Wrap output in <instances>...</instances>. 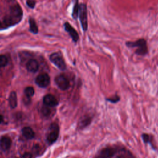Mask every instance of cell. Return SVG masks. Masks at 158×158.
I'll list each match as a JSON object with an SVG mask.
<instances>
[{
  "label": "cell",
  "mask_w": 158,
  "mask_h": 158,
  "mask_svg": "<svg viewBox=\"0 0 158 158\" xmlns=\"http://www.w3.org/2000/svg\"><path fill=\"white\" fill-rule=\"evenodd\" d=\"M22 16V11L19 5H14L11 8L10 14L6 16L4 23L6 26H10L18 23Z\"/></svg>",
  "instance_id": "1"
},
{
  "label": "cell",
  "mask_w": 158,
  "mask_h": 158,
  "mask_svg": "<svg viewBox=\"0 0 158 158\" xmlns=\"http://www.w3.org/2000/svg\"><path fill=\"white\" fill-rule=\"evenodd\" d=\"M125 45L130 48H136L135 54L140 56H144L148 53V47L146 40L143 38L139 39L135 42H127Z\"/></svg>",
  "instance_id": "2"
},
{
  "label": "cell",
  "mask_w": 158,
  "mask_h": 158,
  "mask_svg": "<svg viewBox=\"0 0 158 158\" xmlns=\"http://www.w3.org/2000/svg\"><path fill=\"white\" fill-rule=\"evenodd\" d=\"M79 16L81 26H82L83 30L84 32H87L88 30V28L87 6L84 3H82L79 5Z\"/></svg>",
  "instance_id": "3"
},
{
  "label": "cell",
  "mask_w": 158,
  "mask_h": 158,
  "mask_svg": "<svg viewBox=\"0 0 158 158\" xmlns=\"http://www.w3.org/2000/svg\"><path fill=\"white\" fill-rule=\"evenodd\" d=\"M50 59L51 61L59 69L64 71L66 69V65L65 63V61L61 56L58 53H55L51 55Z\"/></svg>",
  "instance_id": "4"
},
{
  "label": "cell",
  "mask_w": 158,
  "mask_h": 158,
  "mask_svg": "<svg viewBox=\"0 0 158 158\" xmlns=\"http://www.w3.org/2000/svg\"><path fill=\"white\" fill-rule=\"evenodd\" d=\"M50 133L47 137V141L50 144L54 143L58 139L59 133V128L57 124H52L50 128Z\"/></svg>",
  "instance_id": "5"
},
{
  "label": "cell",
  "mask_w": 158,
  "mask_h": 158,
  "mask_svg": "<svg viewBox=\"0 0 158 158\" xmlns=\"http://www.w3.org/2000/svg\"><path fill=\"white\" fill-rule=\"evenodd\" d=\"M55 82L58 87L63 90L68 89L70 87V82L68 79L64 75H58L55 78Z\"/></svg>",
  "instance_id": "6"
},
{
  "label": "cell",
  "mask_w": 158,
  "mask_h": 158,
  "mask_svg": "<svg viewBox=\"0 0 158 158\" xmlns=\"http://www.w3.org/2000/svg\"><path fill=\"white\" fill-rule=\"evenodd\" d=\"M35 82L40 87L46 88L50 83V76L47 74H42L36 78Z\"/></svg>",
  "instance_id": "7"
},
{
  "label": "cell",
  "mask_w": 158,
  "mask_h": 158,
  "mask_svg": "<svg viewBox=\"0 0 158 158\" xmlns=\"http://www.w3.org/2000/svg\"><path fill=\"white\" fill-rule=\"evenodd\" d=\"M64 29L69 34L74 42H77L79 41V35L78 32L69 22H66L64 24Z\"/></svg>",
  "instance_id": "8"
},
{
  "label": "cell",
  "mask_w": 158,
  "mask_h": 158,
  "mask_svg": "<svg viewBox=\"0 0 158 158\" xmlns=\"http://www.w3.org/2000/svg\"><path fill=\"white\" fill-rule=\"evenodd\" d=\"M43 103L45 105L48 107H55L58 104V101L55 96L51 94L47 95L43 98Z\"/></svg>",
  "instance_id": "9"
},
{
  "label": "cell",
  "mask_w": 158,
  "mask_h": 158,
  "mask_svg": "<svg viewBox=\"0 0 158 158\" xmlns=\"http://www.w3.org/2000/svg\"><path fill=\"white\" fill-rule=\"evenodd\" d=\"M116 153V149L113 148H106L102 149L99 154L101 158H109Z\"/></svg>",
  "instance_id": "10"
},
{
  "label": "cell",
  "mask_w": 158,
  "mask_h": 158,
  "mask_svg": "<svg viewBox=\"0 0 158 158\" xmlns=\"http://www.w3.org/2000/svg\"><path fill=\"white\" fill-rule=\"evenodd\" d=\"M12 141L10 138L8 136H3L0 140V147L3 150H8L11 148Z\"/></svg>",
  "instance_id": "11"
},
{
  "label": "cell",
  "mask_w": 158,
  "mask_h": 158,
  "mask_svg": "<svg viewBox=\"0 0 158 158\" xmlns=\"http://www.w3.org/2000/svg\"><path fill=\"white\" fill-rule=\"evenodd\" d=\"M39 68V64L38 62L35 59L30 60L27 64V69L30 72H36Z\"/></svg>",
  "instance_id": "12"
},
{
  "label": "cell",
  "mask_w": 158,
  "mask_h": 158,
  "mask_svg": "<svg viewBox=\"0 0 158 158\" xmlns=\"http://www.w3.org/2000/svg\"><path fill=\"white\" fill-rule=\"evenodd\" d=\"M22 133L23 136L27 138V139H32L34 138L35 136V133L33 131V130L29 127H24L22 130Z\"/></svg>",
  "instance_id": "13"
},
{
  "label": "cell",
  "mask_w": 158,
  "mask_h": 158,
  "mask_svg": "<svg viewBox=\"0 0 158 158\" xmlns=\"http://www.w3.org/2000/svg\"><path fill=\"white\" fill-rule=\"evenodd\" d=\"M9 103L12 108H16L18 105L17 94L15 91H12L9 97Z\"/></svg>",
  "instance_id": "14"
},
{
  "label": "cell",
  "mask_w": 158,
  "mask_h": 158,
  "mask_svg": "<svg viewBox=\"0 0 158 158\" xmlns=\"http://www.w3.org/2000/svg\"><path fill=\"white\" fill-rule=\"evenodd\" d=\"M75 3L73 8V11L72 13V16L74 19L76 20L79 17V1L78 0H74Z\"/></svg>",
  "instance_id": "15"
},
{
  "label": "cell",
  "mask_w": 158,
  "mask_h": 158,
  "mask_svg": "<svg viewBox=\"0 0 158 158\" xmlns=\"http://www.w3.org/2000/svg\"><path fill=\"white\" fill-rule=\"evenodd\" d=\"M29 24H30V30L34 34L38 33V27L35 20L32 18H30L29 19Z\"/></svg>",
  "instance_id": "16"
},
{
  "label": "cell",
  "mask_w": 158,
  "mask_h": 158,
  "mask_svg": "<svg viewBox=\"0 0 158 158\" xmlns=\"http://www.w3.org/2000/svg\"><path fill=\"white\" fill-rule=\"evenodd\" d=\"M24 93H25V95L27 97H29V98H31L32 96H34V93H35V90L34 89L33 87H27L25 90H24Z\"/></svg>",
  "instance_id": "17"
},
{
  "label": "cell",
  "mask_w": 158,
  "mask_h": 158,
  "mask_svg": "<svg viewBox=\"0 0 158 158\" xmlns=\"http://www.w3.org/2000/svg\"><path fill=\"white\" fill-rule=\"evenodd\" d=\"M8 58L5 55H0V67H5L8 64Z\"/></svg>",
  "instance_id": "18"
},
{
  "label": "cell",
  "mask_w": 158,
  "mask_h": 158,
  "mask_svg": "<svg viewBox=\"0 0 158 158\" xmlns=\"http://www.w3.org/2000/svg\"><path fill=\"white\" fill-rule=\"evenodd\" d=\"M91 122V119L90 118H85L84 119H83L82 121L80 122V126L82 128L83 127H86L87 125H88Z\"/></svg>",
  "instance_id": "19"
},
{
  "label": "cell",
  "mask_w": 158,
  "mask_h": 158,
  "mask_svg": "<svg viewBox=\"0 0 158 158\" xmlns=\"http://www.w3.org/2000/svg\"><path fill=\"white\" fill-rule=\"evenodd\" d=\"M48 107V106H47L45 105V106L43 107V109H42V112L43 114L44 115H45V116L48 115L50 114V109H49Z\"/></svg>",
  "instance_id": "20"
},
{
  "label": "cell",
  "mask_w": 158,
  "mask_h": 158,
  "mask_svg": "<svg viewBox=\"0 0 158 158\" xmlns=\"http://www.w3.org/2000/svg\"><path fill=\"white\" fill-rule=\"evenodd\" d=\"M36 2L34 0H27V6L30 8H34L35 6Z\"/></svg>",
  "instance_id": "21"
},
{
  "label": "cell",
  "mask_w": 158,
  "mask_h": 158,
  "mask_svg": "<svg viewBox=\"0 0 158 158\" xmlns=\"http://www.w3.org/2000/svg\"><path fill=\"white\" fill-rule=\"evenodd\" d=\"M142 138H143V141L145 143H150V138H149V136L148 135L143 134L142 135Z\"/></svg>",
  "instance_id": "22"
},
{
  "label": "cell",
  "mask_w": 158,
  "mask_h": 158,
  "mask_svg": "<svg viewBox=\"0 0 158 158\" xmlns=\"http://www.w3.org/2000/svg\"><path fill=\"white\" fill-rule=\"evenodd\" d=\"M22 157L23 158H32V155L29 152H26Z\"/></svg>",
  "instance_id": "23"
},
{
  "label": "cell",
  "mask_w": 158,
  "mask_h": 158,
  "mask_svg": "<svg viewBox=\"0 0 158 158\" xmlns=\"http://www.w3.org/2000/svg\"><path fill=\"white\" fill-rule=\"evenodd\" d=\"M3 121V117L2 115H0V124L2 123Z\"/></svg>",
  "instance_id": "24"
},
{
  "label": "cell",
  "mask_w": 158,
  "mask_h": 158,
  "mask_svg": "<svg viewBox=\"0 0 158 158\" xmlns=\"http://www.w3.org/2000/svg\"><path fill=\"white\" fill-rule=\"evenodd\" d=\"M117 158H126V157L124 156H119L117 157Z\"/></svg>",
  "instance_id": "25"
},
{
  "label": "cell",
  "mask_w": 158,
  "mask_h": 158,
  "mask_svg": "<svg viewBox=\"0 0 158 158\" xmlns=\"http://www.w3.org/2000/svg\"><path fill=\"white\" fill-rule=\"evenodd\" d=\"M3 28V25H2V22H0V29H2Z\"/></svg>",
  "instance_id": "26"
}]
</instances>
